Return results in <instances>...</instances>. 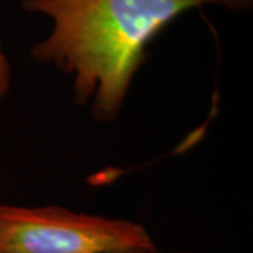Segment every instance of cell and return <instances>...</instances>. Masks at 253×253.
Segmentation results:
<instances>
[{
  "label": "cell",
  "instance_id": "6da1fadb",
  "mask_svg": "<svg viewBox=\"0 0 253 253\" xmlns=\"http://www.w3.org/2000/svg\"><path fill=\"white\" fill-rule=\"evenodd\" d=\"M215 0H23L52 30L31 56L71 76L75 101L99 121L118 117L151 41L186 11Z\"/></svg>",
  "mask_w": 253,
  "mask_h": 253
},
{
  "label": "cell",
  "instance_id": "7a4b0ae2",
  "mask_svg": "<svg viewBox=\"0 0 253 253\" xmlns=\"http://www.w3.org/2000/svg\"><path fill=\"white\" fill-rule=\"evenodd\" d=\"M135 221L61 207L0 204V253H126L154 251Z\"/></svg>",
  "mask_w": 253,
  "mask_h": 253
},
{
  "label": "cell",
  "instance_id": "3957f363",
  "mask_svg": "<svg viewBox=\"0 0 253 253\" xmlns=\"http://www.w3.org/2000/svg\"><path fill=\"white\" fill-rule=\"evenodd\" d=\"M10 84H11V69H10L9 61L3 52L1 41H0V99H3L7 94V91L10 90Z\"/></svg>",
  "mask_w": 253,
  "mask_h": 253
},
{
  "label": "cell",
  "instance_id": "277c9868",
  "mask_svg": "<svg viewBox=\"0 0 253 253\" xmlns=\"http://www.w3.org/2000/svg\"><path fill=\"white\" fill-rule=\"evenodd\" d=\"M215 3H219L228 9L235 10V11H245L252 7L253 0H215Z\"/></svg>",
  "mask_w": 253,
  "mask_h": 253
},
{
  "label": "cell",
  "instance_id": "5b68a950",
  "mask_svg": "<svg viewBox=\"0 0 253 253\" xmlns=\"http://www.w3.org/2000/svg\"><path fill=\"white\" fill-rule=\"evenodd\" d=\"M126 253H193V252H161L158 249L154 251H138V252H126Z\"/></svg>",
  "mask_w": 253,
  "mask_h": 253
}]
</instances>
